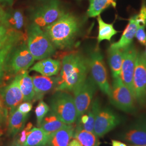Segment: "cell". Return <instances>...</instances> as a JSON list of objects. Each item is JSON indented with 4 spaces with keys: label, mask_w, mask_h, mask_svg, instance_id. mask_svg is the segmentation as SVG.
Masks as SVG:
<instances>
[{
    "label": "cell",
    "mask_w": 146,
    "mask_h": 146,
    "mask_svg": "<svg viewBox=\"0 0 146 146\" xmlns=\"http://www.w3.org/2000/svg\"><path fill=\"white\" fill-rule=\"evenodd\" d=\"M11 146H25L24 145H21V144H19V143H17L16 142H13V143L12 144Z\"/></svg>",
    "instance_id": "41"
},
{
    "label": "cell",
    "mask_w": 146,
    "mask_h": 146,
    "mask_svg": "<svg viewBox=\"0 0 146 146\" xmlns=\"http://www.w3.org/2000/svg\"><path fill=\"white\" fill-rule=\"evenodd\" d=\"M14 31L0 23V48L5 44Z\"/></svg>",
    "instance_id": "31"
},
{
    "label": "cell",
    "mask_w": 146,
    "mask_h": 146,
    "mask_svg": "<svg viewBox=\"0 0 146 146\" xmlns=\"http://www.w3.org/2000/svg\"><path fill=\"white\" fill-rule=\"evenodd\" d=\"M135 37L138 41L141 44H146V33L145 27H137V29L136 32Z\"/></svg>",
    "instance_id": "34"
},
{
    "label": "cell",
    "mask_w": 146,
    "mask_h": 146,
    "mask_svg": "<svg viewBox=\"0 0 146 146\" xmlns=\"http://www.w3.org/2000/svg\"><path fill=\"white\" fill-rule=\"evenodd\" d=\"M137 54V49L132 44L124 49L120 76L122 82L133 95V76Z\"/></svg>",
    "instance_id": "12"
},
{
    "label": "cell",
    "mask_w": 146,
    "mask_h": 146,
    "mask_svg": "<svg viewBox=\"0 0 146 146\" xmlns=\"http://www.w3.org/2000/svg\"><path fill=\"white\" fill-rule=\"evenodd\" d=\"M24 39L25 35L20 31H14L5 44L0 48V85L5 77V68L8 55L13 48Z\"/></svg>",
    "instance_id": "16"
},
{
    "label": "cell",
    "mask_w": 146,
    "mask_h": 146,
    "mask_svg": "<svg viewBox=\"0 0 146 146\" xmlns=\"http://www.w3.org/2000/svg\"><path fill=\"white\" fill-rule=\"evenodd\" d=\"M19 82L21 92L23 96L24 101L31 102L33 101L35 97V91L33 78L31 77L28 70H23L19 74Z\"/></svg>",
    "instance_id": "22"
},
{
    "label": "cell",
    "mask_w": 146,
    "mask_h": 146,
    "mask_svg": "<svg viewBox=\"0 0 146 146\" xmlns=\"http://www.w3.org/2000/svg\"><path fill=\"white\" fill-rule=\"evenodd\" d=\"M0 98L9 112L17 108L24 101L17 74L11 82L0 87Z\"/></svg>",
    "instance_id": "13"
},
{
    "label": "cell",
    "mask_w": 146,
    "mask_h": 146,
    "mask_svg": "<svg viewBox=\"0 0 146 146\" xmlns=\"http://www.w3.org/2000/svg\"><path fill=\"white\" fill-rule=\"evenodd\" d=\"M33 128V125L31 122H29L25 127H24L22 130L20 131L18 137L14 141L19 144L24 145L25 142L26 141L27 136L28 135L29 132Z\"/></svg>",
    "instance_id": "32"
},
{
    "label": "cell",
    "mask_w": 146,
    "mask_h": 146,
    "mask_svg": "<svg viewBox=\"0 0 146 146\" xmlns=\"http://www.w3.org/2000/svg\"><path fill=\"white\" fill-rule=\"evenodd\" d=\"M133 90L135 101L140 106L146 105V56L138 52L133 76Z\"/></svg>",
    "instance_id": "10"
},
{
    "label": "cell",
    "mask_w": 146,
    "mask_h": 146,
    "mask_svg": "<svg viewBox=\"0 0 146 146\" xmlns=\"http://www.w3.org/2000/svg\"><path fill=\"white\" fill-rule=\"evenodd\" d=\"M33 105L31 102L25 101L24 102H22L21 104H19L17 109L21 113L25 114H28L31 111Z\"/></svg>",
    "instance_id": "36"
},
{
    "label": "cell",
    "mask_w": 146,
    "mask_h": 146,
    "mask_svg": "<svg viewBox=\"0 0 146 146\" xmlns=\"http://www.w3.org/2000/svg\"><path fill=\"white\" fill-rule=\"evenodd\" d=\"M116 0H90V3L87 10L89 17L98 16L106 9L110 5L115 7Z\"/></svg>",
    "instance_id": "27"
},
{
    "label": "cell",
    "mask_w": 146,
    "mask_h": 146,
    "mask_svg": "<svg viewBox=\"0 0 146 146\" xmlns=\"http://www.w3.org/2000/svg\"><path fill=\"white\" fill-rule=\"evenodd\" d=\"M50 108L66 125H73L77 121L74 97L68 92H56L50 100Z\"/></svg>",
    "instance_id": "6"
},
{
    "label": "cell",
    "mask_w": 146,
    "mask_h": 146,
    "mask_svg": "<svg viewBox=\"0 0 146 146\" xmlns=\"http://www.w3.org/2000/svg\"><path fill=\"white\" fill-rule=\"evenodd\" d=\"M120 138L131 145H146V118L136 120L122 133Z\"/></svg>",
    "instance_id": "14"
},
{
    "label": "cell",
    "mask_w": 146,
    "mask_h": 146,
    "mask_svg": "<svg viewBox=\"0 0 146 146\" xmlns=\"http://www.w3.org/2000/svg\"><path fill=\"white\" fill-rule=\"evenodd\" d=\"M28 114L19 111L17 108L9 112L8 118V133L9 135L15 136L25 127Z\"/></svg>",
    "instance_id": "19"
},
{
    "label": "cell",
    "mask_w": 146,
    "mask_h": 146,
    "mask_svg": "<svg viewBox=\"0 0 146 146\" xmlns=\"http://www.w3.org/2000/svg\"><path fill=\"white\" fill-rule=\"evenodd\" d=\"M75 128L74 125H66L53 133L49 135L46 146H68L73 137Z\"/></svg>",
    "instance_id": "18"
},
{
    "label": "cell",
    "mask_w": 146,
    "mask_h": 146,
    "mask_svg": "<svg viewBox=\"0 0 146 146\" xmlns=\"http://www.w3.org/2000/svg\"><path fill=\"white\" fill-rule=\"evenodd\" d=\"M119 115L108 107L101 108L94 123V133L99 137H103L121 123Z\"/></svg>",
    "instance_id": "11"
},
{
    "label": "cell",
    "mask_w": 146,
    "mask_h": 146,
    "mask_svg": "<svg viewBox=\"0 0 146 146\" xmlns=\"http://www.w3.org/2000/svg\"><path fill=\"white\" fill-rule=\"evenodd\" d=\"M66 125L59 117L50 110L42 120L40 127L50 135Z\"/></svg>",
    "instance_id": "25"
},
{
    "label": "cell",
    "mask_w": 146,
    "mask_h": 146,
    "mask_svg": "<svg viewBox=\"0 0 146 146\" xmlns=\"http://www.w3.org/2000/svg\"><path fill=\"white\" fill-rule=\"evenodd\" d=\"M131 146H146V145H131Z\"/></svg>",
    "instance_id": "42"
},
{
    "label": "cell",
    "mask_w": 146,
    "mask_h": 146,
    "mask_svg": "<svg viewBox=\"0 0 146 146\" xmlns=\"http://www.w3.org/2000/svg\"><path fill=\"white\" fill-rule=\"evenodd\" d=\"M81 26L78 16L66 11L57 21L43 29L56 49L67 50L74 46Z\"/></svg>",
    "instance_id": "2"
},
{
    "label": "cell",
    "mask_w": 146,
    "mask_h": 146,
    "mask_svg": "<svg viewBox=\"0 0 146 146\" xmlns=\"http://www.w3.org/2000/svg\"><path fill=\"white\" fill-rule=\"evenodd\" d=\"M68 146H83L76 139H74L70 141Z\"/></svg>",
    "instance_id": "39"
},
{
    "label": "cell",
    "mask_w": 146,
    "mask_h": 146,
    "mask_svg": "<svg viewBox=\"0 0 146 146\" xmlns=\"http://www.w3.org/2000/svg\"><path fill=\"white\" fill-rule=\"evenodd\" d=\"M137 29V25L135 20V16H133L129 20V23L123 31L121 37L117 42L111 44V47L120 49H125L131 45L135 36Z\"/></svg>",
    "instance_id": "20"
},
{
    "label": "cell",
    "mask_w": 146,
    "mask_h": 146,
    "mask_svg": "<svg viewBox=\"0 0 146 146\" xmlns=\"http://www.w3.org/2000/svg\"><path fill=\"white\" fill-rule=\"evenodd\" d=\"M0 137H1V126H0Z\"/></svg>",
    "instance_id": "44"
},
{
    "label": "cell",
    "mask_w": 146,
    "mask_h": 146,
    "mask_svg": "<svg viewBox=\"0 0 146 146\" xmlns=\"http://www.w3.org/2000/svg\"><path fill=\"white\" fill-rule=\"evenodd\" d=\"M2 23L11 30L20 31L25 26V16L19 9L7 11L5 19Z\"/></svg>",
    "instance_id": "24"
},
{
    "label": "cell",
    "mask_w": 146,
    "mask_h": 146,
    "mask_svg": "<svg viewBox=\"0 0 146 146\" xmlns=\"http://www.w3.org/2000/svg\"><path fill=\"white\" fill-rule=\"evenodd\" d=\"M66 11L60 0H36L28 11L31 23L42 29L57 21Z\"/></svg>",
    "instance_id": "3"
},
{
    "label": "cell",
    "mask_w": 146,
    "mask_h": 146,
    "mask_svg": "<svg viewBox=\"0 0 146 146\" xmlns=\"http://www.w3.org/2000/svg\"><path fill=\"white\" fill-rule=\"evenodd\" d=\"M73 137L76 139L83 146H99V137L94 133L84 130L82 125L76 123Z\"/></svg>",
    "instance_id": "23"
},
{
    "label": "cell",
    "mask_w": 146,
    "mask_h": 146,
    "mask_svg": "<svg viewBox=\"0 0 146 146\" xmlns=\"http://www.w3.org/2000/svg\"><path fill=\"white\" fill-rule=\"evenodd\" d=\"M32 78L35 91V97L33 101L42 100L45 94L55 90L57 86L58 76L35 75Z\"/></svg>",
    "instance_id": "15"
},
{
    "label": "cell",
    "mask_w": 146,
    "mask_h": 146,
    "mask_svg": "<svg viewBox=\"0 0 146 146\" xmlns=\"http://www.w3.org/2000/svg\"><path fill=\"white\" fill-rule=\"evenodd\" d=\"M61 68V62L58 60L51 58H44L34 64L31 71H35L43 76H54L58 75Z\"/></svg>",
    "instance_id": "17"
},
{
    "label": "cell",
    "mask_w": 146,
    "mask_h": 146,
    "mask_svg": "<svg viewBox=\"0 0 146 146\" xmlns=\"http://www.w3.org/2000/svg\"><path fill=\"white\" fill-rule=\"evenodd\" d=\"M35 61L27 46L26 40H22L8 55L5 68V76H15L23 70H28Z\"/></svg>",
    "instance_id": "5"
},
{
    "label": "cell",
    "mask_w": 146,
    "mask_h": 146,
    "mask_svg": "<svg viewBox=\"0 0 146 146\" xmlns=\"http://www.w3.org/2000/svg\"><path fill=\"white\" fill-rule=\"evenodd\" d=\"M135 20L137 27H146V6L143 5L142 6L139 13L135 15Z\"/></svg>",
    "instance_id": "33"
},
{
    "label": "cell",
    "mask_w": 146,
    "mask_h": 146,
    "mask_svg": "<svg viewBox=\"0 0 146 146\" xmlns=\"http://www.w3.org/2000/svg\"><path fill=\"white\" fill-rule=\"evenodd\" d=\"M26 42L35 60L50 58L56 50L47 34L40 27L31 23L27 31Z\"/></svg>",
    "instance_id": "4"
},
{
    "label": "cell",
    "mask_w": 146,
    "mask_h": 146,
    "mask_svg": "<svg viewBox=\"0 0 146 146\" xmlns=\"http://www.w3.org/2000/svg\"><path fill=\"white\" fill-rule=\"evenodd\" d=\"M111 145L112 146H127L125 143L115 140H111Z\"/></svg>",
    "instance_id": "38"
},
{
    "label": "cell",
    "mask_w": 146,
    "mask_h": 146,
    "mask_svg": "<svg viewBox=\"0 0 146 146\" xmlns=\"http://www.w3.org/2000/svg\"><path fill=\"white\" fill-rule=\"evenodd\" d=\"M0 1H2V2H4L5 3H8L11 4L13 2V0H0Z\"/></svg>",
    "instance_id": "40"
},
{
    "label": "cell",
    "mask_w": 146,
    "mask_h": 146,
    "mask_svg": "<svg viewBox=\"0 0 146 146\" xmlns=\"http://www.w3.org/2000/svg\"><path fill=\"white\" fill-rule=\"evenodd\" d=\"M49 139V135L40 127H33L28 133L26 146H46Z\"/></svg>",
    "instance_id": "26"
},
{
    "label": "cell",
    "mask_w": 146,
    "mask_h": 146,
    "mask_svg": "<svg viewBox=\"0 0 146 146\" xmlns=\"http://www.w3.org/2000/svg\"><path fill=\"white\" fill-rule=\"evenodd\" d=\"M88 59L80 52H72L65 55L58 76L55 92H73L88 76Z\"/></svg>",
    "instance_id": "1"
},
{
    "label": "cell",
    "mask_w": 146,
    "mask_h": 146,
    "mask_svg": "<svg viewBox=\"0 0 146 146\" xmlns=\"http://www.w3.org/2000/svg\"><path fill=\"white\" fill-rule=\"evenodd\" d=\"M109 99L116 108L128 113L135 111V99L120 77L113 78Z\"/></svg>",
    "instance_id": "7"
},
{
    "label": "cell",
    "mask_w": 146,
    "mask_h": 146,
    "mask_svg": "<svg viewBox=\"0 0 146 146\" xmlns=\"http://www.w3.org/2000/svg\"><path fill=\"white\" fill-rule=\"evenodd\" d=\"M124 49L110 46L108 50V59L113 78L120 77L123 61Z\"/></svg>",
    "instance_id": "21"
},
{
    "label": "cell",
    "mask_w": 146,
    "mask_h": 146,
    "mask_svg": "<svg viewBox=\"0 0 146 146\" xmlns=\"http://www.w3.org/2000/svg\"><path fill=\"white\" fill-rule=\"evenodd\" d=\"M101 109L99 100L98 99L95 100L93 101L90 108L87 113L88 116V120L85 125H82V128L84 130L94 133V123L97 115Z\"/></svg>",
    "instance_id": "29"
},
{
    "label": "cell",
    "mask_w": 146,
    "mask_h": 146,
    "mask_svg": "<svg viewBox=\"0 0 146 146\" xmlns=\"http://www.w3.org/2000/svg\"><path fill=\"white\" fill-rule=\"evenodd\" d=\"M9 111L0 98V126L8 118Z\"/></svg>",
    "instance_id": "35"
},
{
    "label": "cell",
    "mask_w": 146,
    "mask_h": 146,
    "mask_svg": "<svg viewBox=\"0 0 146 146\" xmlns=\"http://www.w3.org/2000/svg\"><path fill=\"white\" fill-rule=\"evenodd\" d=\"M97 87L91 76H87L84 81L73 90V97L77 110L76 123L79 122L81 116L88 111L93 101Z\"/></svg>",
    "instance_id": "8"
},
{
    "label": "cell",
    "mask_w": 146,
    "mask_h": 146,
    "mask_svg": "<svg viewBox=\"0 0 146 146\" xmlns=\"http://www.w3.org/2000/svg\"><path fill=\"white\" fill-rule=\"evenodd\" d=\"M7 14V11H5L3 7L0 5V23H2L3 22L5 19V16Z\"/></svg>",
    "instance_id": "37"
},
{
    "label": "cell",
    "mask_w": 146,
    "mask_h": 146,
    "mask_svg": "<svg viewBox=\"0 0 146 146\" xmlns=\"http://www.w3.org/2000/svg\"><path fill=\"white\" fill-rule=\"evenodd\" d=\"M98 22L99 24V34L98 36V43L107 40L110 41L111 38L117 33L114 28L113 24L106 23L101 17L98 16Z\"/></svg>",
    "instance_id": "28"
},
{
    "label": "cell",
    "mask_w": 146,
    "mask_h": 146,
    "mask_svg": "<svg viewBox=\"0 0 146 146\" xmlns=\"http://www.w3.org/2000/svg\"><path fill=\"white\" fill-rule=\"evenodd\" d=\"M143 53H144V54H145V56H146V50H145V52H143Z\"/></svg>",
    "instance_id": "43"
},
{
    "label": "cell",
    "mask_w": 146,
    "mask_h": 146,
    "mask_svg": "<svg viewBox=\"0 0 146 146\" xmlns=\"http://www.w3.org/2000/svg\"><path fill=\"white\" fill-rule=\"evenodd\" d=\"M49 106L46 102L42 100L39 101L35 111L36 117L37 125L38 127H40L42 120L49 111Z\"/></svg>",
    "instance_id": "30"
},
{
    "label": "cell",
    "mask_w": 146,
    "mask_h": 146,
    "mask_svg": "<svg viewBox=\"0 0 146 146\" xmlns=\"http://www.w3.org/2000/svg\"><path fill=\"white\" fill-rule=\"evenodd\" d=\"M88 59L91 77L101 92L109 97L111 87L102 54L99 49H95L90 53Z\"/></svg>",
    "instance_id": "9"
}]
</instances>
